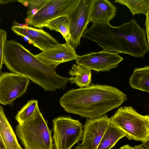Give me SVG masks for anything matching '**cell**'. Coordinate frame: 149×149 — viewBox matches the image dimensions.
<instances>
[{
    "mask_svg": "<svg viewBox=\"0 0 149 149\" xmlns=\"http://www.w3.org/2000/svg\"><path fill=\"white\" fill-rule=\"evenodd\" d=\"M127 99V95L116 88L92 84L88 87L69 90L59 101L67 112L93 118L118 107Z\"/></svg>",
    "mask_w": 149,
    "mask_h": 149,
    "instance_id": "1",
    "label": "cell"
},
{
    "mask_svg": "<svg viewBox=\"0 0 149 149\" xmlns=\"http://www.w3.org/2000/svg\"><path fill=\"white\" fill-rule=\"evenodd\" d=\"M3 63L11 72L23 75L45 91L65 89L69 80L56 72L55 69L45 64L22 44L11 40L6 41Z\"/></svg>",
    "mask_w": 149,
    "mask_h": 149,
    "instance_id": "2",
    "label": "cell"
},
{
    "mask_svg": "<svg viewBox=\"0 0 149 149\" xmlns=\"http://www.w3.org/2000/svg\"><path fill=\"white\" fill-rule=\"evenodd\" d=\"M15 133L25 149H53L52 131L37 106L33 114L18 124Z\"/></svg>",
    "mask_w": 149,
    "mask_h": 149,
    "instance_id": "3",
    "label": "cell"
},
{
    "mask_svg": "<svg viewBox=\"0 0 149 149\" xmlns=\"http://www.w3.org/2000/svg\"><path fill=\"white\" fill-rule=\"evenodd\" d=\"M110 118L128 140L143 143L149 138V115H143L131 106L121 107Z\"/></svg>",
    "mask_w": 149,
    "mask_h": 149,
    "instance_id": "4",
    "label": "cell"
},
{
    "mask_svg": "<svg viewBox=\"0 0 149 149\" xmlns=\"http://www.w3.org/2000/svg\"><path fill=\"white\" fill-rule=\"evenodd\" d=\"M54 149H71L81 139L82 124L70 116H59L52 120Z\"/></svg>",
    "mask_w": 149,
    "mask_h": 149,
    "instance_id": "5",
    "label": "cell"
},
{
    "mask_svg": "<svg viewBox=\"0 0 149 149\" xmlns=\"http://www.w3.org/2000/svg\"><path fill=\"white\" fill-rule=\"evenodd\" d=\"M79 0H48L34 15L26 17L28 25L42 29L51 20L60 16L69 15Z\"/></svg>",
    "mask_w": 149,
    "mask_h": 149,
    "instance_id": "6",
    "label": "cell"
},
{
    "mask_svg": "<svg viewBox=\"0 0 149 149\" xmlns=\"http://www.w3.org/2000/svg\"><path fill=\"white\" fill-rule=\"evenodd\" d=\"M30 79L19 74L11 72L1 73L0 103L12 104L14 101L26 92Z\"/></svg>",
    "mask_w": 149,
    "mask_h": 149,
    "instance_id": "7",
    "label": "cell"
},
{
    "mask_svg": "<svg viewBox=\"0 0 149 149\" xmlns=\"http://www.w3.org/2000/svg\"><path fill=\"white\" fill-rule=\"evenodd\" d=\"M94 0H79L68 16L70 18V42L75 49L80 44V39L87 29L92 4Z\"/></svg>",
    "mask_w": 149,
    "mask_h": 149,
    "instance_id": "8",
    "label": "cell"
},
{
    "mask_svg": "<svg viewBox=\"0 0 149 149\" xmlns=\"http://www.w3.org/2000/svg\"><path fill=\"white\" fill-rule=\"evenodd\" d=\"M123 59L117 52L102 50L79 56L76 62L77 64L98 72L109 71L116 68Z\"/></svg>",
    "mask_w": 149,
    "mask_h": 149,
    "instance_id": "9",
    "label": "cell"
},
{
    "mask_svg": "<svg viewBox=\"0 0 149 149\" xmlns=\"http://www.w3.org/2000/svg\"><path fill=\"white\" fill-rule=\"evenodd\" d=\"M110 121V118L106 114L86 119L80 144L83 149H97Z\"/></svg>",
    "mask_w": 149,
    "mask_h": 149,
    "instance_id": "10",
    "label": "cell"
},
{
    "mask_svg": "<svg viewBox=\"0 0 149 149\" xmlns=\"http://www.w3.org/2000/svg\"><path fill=\"white\" fill-rule=\"evenodd\" d=\"M11 29L17 35L27 38L34 46L42 52L55 47L60 44L56 40L42 29L17 25L13 26Z\"/></svg>",
    "mask_w": 149,
    "mask_h": 149,
    "instance_id": "11",
    "label": "cell"
},
{
    "mask_svg": "<svg viewBox=\"0 0 149 149\" xmlns=\"http://www.w3.org/2000/svg\"><path fill=\"white\" fill-rule=\"evenodd\" d=\"M35 56L43 63L54 69L61 63L76 61L79 56L71 42H68Z\"/></svg>",
    "mask_w": 149,
    "mask_h": 149,
    "instance_id": "12",
    "label": "cell"
},
{
    "mask_svg": "<svg viewBox=\"0 0 149 149\" xmlns=\"http://www.w3.org/2000/svg\"><path fill=\"white\" fill-rule=\"evenodd\" d=\"M117 8L109 1L94 0L91 9L89 22L109 23L116 15Z\"/></svg>",
    "mask_w": 149,
    "mask_h": 149,
    "instance_id": "13",
    "label": "cell"
},
{
    "mask_svg": "<svg viewBox=\"0 0 149 149\" xmlns=\"http://www.w3.org/2000/svg\"><path fill=\"white\" fill-rule=\"evenodd\" d=\"M0 149H23L0 106Z\"/></svg>",
    "mask_w": 149,
    "mask_h": 149,
    "instance_id": "14",
    "label": "cell"
},
{
    "mask_svg": "<svg viewBox=\"0 0 149 149\" xmlns=\"http://www.w3.org/2000/svg\"><path fill=\"white\" fill-rule=\"evenodd\" d=\"M72 77L68 78L71 84H76L81 88L87 87L90 85L91 81V70L80 65L74 63L69 71Z\"/></svg>",
    "mask_w": 149,
    "mask_h": 149,
    "instance_id": "15",
    "label": "cell"
},
{
    "mask_svg": "<svg viewBox=\"0 0 149 149\" xmlns=\"http://www.w3.org/2000/svg\"><path fill=\"white\" fill-rule=\"evenodd\" d=\"M125 134L110 121L97 149H111Z\"/></svg>",
    "mask_w": 149,
    "mask_h": 149,
    "instance_id": "16",
    "label": "cell"
},
{
    "mask_svg": "<svg viewBox=\"0 0 149 149\" xmlns=\"http://www.w3.org/2000/svg\"><path fill=\"white\" fill-rule=\"evenodd\" d=\"M129 83L132 88L149 93V65L135 69Z\"/></svg>",
    "mask_w": 149,
    "mask_h": 149,
    "instance_id": "17",
    "label": "cell"
},
{
    "mask_svg": "<svg viewBox=\"0 0 149 149\" xmlns=\"http://www.w3.org/2000/svg\"><path fill=\"white\" fill-rule=\"evenodd\" d=\"M70 18L68 15L56 17L49 21L45 27L60 33L66 42H70Z\"/></svg>",
    "mask_w": 149,
    "mask_h": 149,
    "instance_id": "18",
    "label": "cell"
},
{
    "mask_svg": "<svg viewBox=\"0 0 149 149\" xmlns=\"http://www.w3.org/2000/svg\"><path fill=\"white\" fill-rule=\"evenodd\" d=\"M114 2L126 6L133 15L140 14L146 15L149 9V0H116Z\"/></svg>",
    "mask_w": 149,
    "mask_h": 149,
    "instance_id": "19",
    "label": "cell"
},
{
    "mask_svg": "<svg viewBox=\"0 0 149 149\" xmlns=\"http://www.w3.org/2000/svg\"><path fill=\"white\" fill-rule=\"evenodd\" d=\"M38 106L37 100H32L29 101L18 111L15 117V119L18 124L23 123L31 117L34 113Z\"/></svg>",
    "mask_w": 149,
    "mask_h": 149,
    "instance_id": "20",
    "label": "cell"
},
{
    "mask_svg": "<svg viewBox=\"0 0 149 149\" xmlns=\"http://www.w3.org/2000/svg\"><path fill=\"white\" fill-rule=\"evenodd\" d=\"M48 0H33L28 7L26 12L29 18L34 15L48 1Z\"/></svg>",
    "mask_w": 149,
    "mask_h": 149,
    "instance_id": "21",
    "label": "cell"
},
{
    "mask_svg": "<svg viewBox=\"0 0 149 149\" xmlns=\"http://www.w3.org/2000/svg\"><path fill=\"white\" fill-rule=\"evenodd\" d=\"M7 33L2 29H0V69L1 70L3 63V56Z\"/></svg>",
    "mask_w": 149,
    "mask_h": 149,
    "instance_id": "22",
    "label": "cell"
},
{
    "mask_svg": "<svg viewBox=\"0 0 149 149\" xmlns=\"http://www.w3.org/2000/svg\"><path fill=\"white\" fill-rule=\"evenodd\" d=\"M146 19L145 22L146 31L148 43L149 47V9L146 15Z\"/></svg>",
    "mask_w": 149,
    "mask_h": 149,
    "instance_id": "23",
    "label": "cell"
},
{
    "mask_svg": "<svg viewBox=\"0 0 149 149\" xmlns=\"http://www.w3.org/2000/svg\"><path fill=\"white\" fill-rule=\"evenodd\" d=\"M33 0H18L17 1L22 3L25 7H28Z\"/></svg>",
    "mask_w": 149,
    "mask_h": 149,
    "instance_id": "24",
    "label": "cell"
},
{
    "mask_svg": "<svg viewBox=\"0 0 149 149\" xmlns=\"http://www.w3.org/2000/svg\"><path fill=\"white\" fill-rule=\"evenodd\" d=\"M17 1V0H1L0 3L1 4H7L10 3L14 2Z\"/></svg>",
    "mask_w": 149,
    "mask_h": 149,
    "instance_id": "25",
    "label": "cell"
},
{
    "mask_svg": "<svg viewBox=\"0 0 149 149\" xmlns=\"http://www.w3.org/2000/svg\"><path fill=\"white\" fill-rule=\"evenodd\" d=\"M142 146L146 149H149V138L142 144Z\"/></svg>",
    "mask_w": 149,
    "mask_h": 149,
    "instance_id": "26",
    "label": "cell"
},
{
    "mask_svg": "<svg viewBox=\"0 0 149 149\" xmlns=\"http://www.w3.org/2000/svg\"><path fill=\"white\" fill-rule=\"evenodd\" d=\"M119 149H134V147L130 146L127 144L121 147Z\"/></svg>",
    "mask_w": 149,
    "mask_h": 149,
    "instance_id": "27",
    "label": "cell"
},
{
    "mask_svg": "<svg viewBox=\"0 0 149 149\" xmlns=\"http://www.w3.org/2000/svg\"><path fill=\"white\" fill-rule=\"evenodd\" d=\"M134 148V149H146L142 146V144L135 146Z\"/></svg>",
    "mask_w": 149,
    "mask_h": 149,
    "instance_id": "28",
    "label": "cell"
},
{
    "mask_svg": "<svg viewBox=\"0 0 149 149\" xmlns=\"http://www.w3.org/2000/svg\"><path fill=\"white\" fill-rule=\"evenodd\" d=\"M74 149H83V148L81 146L80 143H79L78 142L77 143V145Z\"/></svg>",
    "mask_w": 149,
    "mask_h": 149,
    "instance_id": "29",
    "label": "cell"
}]
</instances>
